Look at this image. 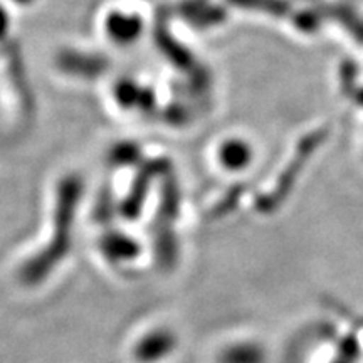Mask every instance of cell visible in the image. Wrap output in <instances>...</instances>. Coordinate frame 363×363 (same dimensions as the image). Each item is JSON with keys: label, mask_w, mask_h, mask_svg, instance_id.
<instances>
[{"label": "cell", "mask_w": 363, "mask_h": 363, "mask_svg": "<svg viewBox=\"0 0 363 363\" xmlns=\"http://www.w3.org/2000/svg\"><path fill=\"white\" fill-rule=\"evenodd\" d=\"M83 180L76 174L66 175L57 184L56 202L52 214V234L48 246L35 252L22 264L19 278L22 284L38 286L51 276V272L66 259L72 247V234L78 214L79 201L83 197Z\"/></svg>", "instance_id": "obj_1"}, {"label": "cell", "mask_w": 363, "mask_h": 363, "mask_svg": "<svg viewBox=\"0 0 363 363\" xmlns=\"http://www.w3.org/2000/svg\"><path fill=\"white\" fill-rule=\"evenodd\" d=\"M167 172H169V163L165 160H147L140 163L138 172H136L133 184L130 187V192L126 194V197L120 206V212L125 219L133 220L138 217L153 180L167 174Z\"/></svg>", "instance_id": "obj_2"}, {"label": "cell", "mask_w": 363, "mask_h": 363, "mask_svg": "<svg viewBox=\"0 0 363 363\" xmlns=\"http://www.w3.org/2000/svg\"><path fill=\"white\" fill-rule=\"evenodd\" d=\"M108 65H110V61L98 52L65 49L57 56L59 69L65 71L66 74L76 76V78H98L108 69Z\"/></svg>", "instance_id": "obj_3"}, {"label": "cell", "mask_w": 363, "mask_h": 363, "mask_svg": "<svg viewBox=\"0 0 363 363\" xmlns=\"http://www.w3.org/2000/svg\"><path fill=\"white\" fill-rule=\"evenodd\" d=\"M177 347V337L167 328L148 331L145 337L135 345V360L138 363H157L165 360Z\"/></svg>", "instance_id": "obj_4"}, {"label": "cell", "mask_w": 363, "mask_h": 363, "mask_svg": "<svg viewBox=\"0 0 363 363\" xmlns=\"http://www.w3.org/2000/svg\"><path fill=\"white\" fill-rule=\"evenodd\" d=\"M143 19L136 12L111 11L104 19V30L116 45H130L143 33Z\"/></svg>", "instance_id": "obj_5"}, {"label": "cell", "mask_w": 363, "mask_h": 363, "mask_svg": "<svg viewBox=\"0 0 363 363\" xmlns=\"http://www.w3.org/2000/svg\"><path fill=\"white\" fill-rule=\"evenodd\" d=\"M115 99L123 110L142 111L148 115L155 108V94L148 86L138 84L133 79H120L115 84Z\"/></svg>", "instance_id": "obj_6"}, {"label": "cell", "mask_w": 363, "mask_h": 363, "mask_svg": "<svg viewBox=\"0 0 363 363\" xmlns=\"http://www.w3.org/2000/svg\"><path fill=\"white\" fill-rule=\"evenodd\" d=\"M217 363H267V350L257 340H239L222 348Z\"/></svg>", "instance_id": "obj_7"}, {"label": "cell", "mask_w": 363, "mask_h": 363, "mask_svg": "<svg viewBox=\"0 0 363 363\" xmlns=\"http://www.w3.org/2000/svg\"><path fill=\"white\" fill-rule=\"evenodd\" d=\"M103 256L111 262H128L135 261L140 254L138 240L131 239L123 233H110L103 235L101 242Z\"/></svg>", "instance_id": "obj_8"}, {"label": "cell", "mask_w": 363, "mask_h": 363, "mask_svg": "<svg viewBox=\"0 0 363 363\" xmlns=\"http://www.w3.org/2000/svg\"><path fill=\"white\" fill-rule=\"evenodd\" d=\"M142 158V148L133 142H120L110 150V162L115 167H138L143 162Z\"/></svg>", "instance_id": "obj_9"}, {"label": "cell", "mask_w": 363, "mask_h": 363, "mask_svg": "<svg viewBox=\"0 0 363 363\" xmlns=\"http://www.w3.org/2000/svg\"><path fill=\"white\" fill-rule=\"evenodd\" d=\"M220 163L229 170H240L249 163V150L244 143L227 142L220 148Z\"/></svg>", "instance_id": "obj_10"}, {"label": "cell", "mask_w": 363, "mask_h": 363, "mask_svg": "<svg viewBox=\"0 0 363 363\" xmlns=\"http://www.w3.org/2000/svg\"><path fill=\"white\" fill-rule=\"evenodd\" d=\"M113 211H115V206H113V197L110 190H103L101 195H99L96 208H94V219L98 222H108L111 220Z\"/></svg>", "instance_id": "obj_11"}, {"label": "cell", "mask_w": 363, "mask_h": 363, "mask_svg": "<svg viewBox=\"0 0 363 363\" xmlns=\"http://www.w3.org/2000/svg\"><path fill=\"white\" fill-rule=\"evenodd\" d=\"M9 29H11V17L4 6H0V40H4L7 38Z\"/></svg>", "instance_id": "obj_12"}, {"label": "cell", "mask_w": 363, "mask_h": 363, "mask_svg": "<svg viewBox=\"0 0 363 363\" xmlns=\"http://www.w3.org/2000/svg\"><path fill=\"white\" fill-rule=\"evenodd\" d=\"M12 2L19 4V6H29V4H33L34 0H12Z\"/></svg>", "instance_id": "obj_13"}]
</instances>
